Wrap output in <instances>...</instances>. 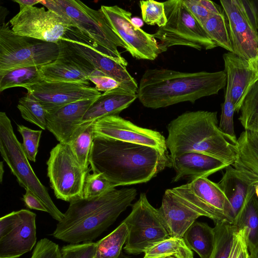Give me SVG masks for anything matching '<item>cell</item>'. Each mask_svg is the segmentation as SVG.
<instances>
[{"label": "cell", "mask_w": 258, "mask_h": 258, "mask_svg": "<svg viewBox=\"0 0 258 258\" xmlns=\"http://www.w3.org/2000/svg\"><path fill=\"white\" fill-rule=\"evenodd\" d=\"M89 162L92 171L102 173L115 187L147 182L166 167H171L168 152L98 137L94 138Z\"/></svg>", "instance_id": "1"}, {"label": "cell", "mask_w": 258, "mask_h": 258, "mask_svg": "<svg viewBox=\"0 0 258 258\" xmlns=\"http://www.w3.org/2000/svg\"><path fill=\"white\" fill-rule=\"evenodd\" d=\"M225 71L182 72L167 69L145 71L138 98L147 108L157 109L217 94L226 85Z\"/></svg>", "instance_id": "2"}, {"label": "cell", "mask_w": 258, "mask_h": 258, "mask_svg": "<svg viewBox=\"0 0 258 258\" xmlns=\"http://www.w3.org/2000/svg\"><path fill=\"white\" fill-rule=\"evenodd\" d=\"M217 112L204 110L187 111L168 125L166 140L170 158L189 152L215 157L225 164L234 163L236 151L218 126Z\"/></svg>", "instance_id": "3"}, {"label": "cell", "mask_w": 258, "mask_h": 258, "mask_svg": "<svg viewBox=\"0 0 258 258\" xmlns=\"http://www.w3.org/2000/svg\"><path fill=\"white\" fill-rule=\"evenodd\" d=\"M40 4L70 22L102 52L126 67L127 62L118 50V47L125 48L124 44L100 9L94 10L79 0H44Z\"/></svg>", "instance_id": "4"}, {"label": "cell", "mask_w": 258, "mask_h": 258, "mask_svg": "<svg viewBox=\"0 0 258 258\" xmlns=\"http://www.w3.org/2000/svg\"><path fill=\"white\" fill-rule=\"evenodd\" d=\"M0 152L19 185L26 190H31L42 202L47 213L58 222L61 221L64 214L55 205L47 189L34 173L10 118L2 111L0 112Z\"/></svg>", "instance_id": "5"}, {"label": "cell", "mask_w": 258, "mask_h": 258, "mask_svg": "<svg viewBox=\"0 0 258 258\" xmlns=\"http://www.w3.org/2000/svg\"><path fill=\"white\" fill-rule=\"evenodd\" d=\"M163 3L167 23L152 34L160 41L161 52L178 45L199 50L217 47L190 13L183 0H169Z\"/></svg>", "instance_id": "6"}, {"label": "cell", "mask_w": 258, "mask_h": 258, "mask_svg": "<svg viewBox=\"0 0 258 258\" xmlns=\"http://www.w3.org/2000/svg\"><path fill=\"white\" fill-rule=\"evenodd\" d=\"M58 53L57 43L18 35L8 23L0 24V76L18 68L47 64Z\"/></svg>", "instance_id": "7"}, {"label": "cell", "mask_w": 258, "mask_h": 258, "mask_svg": "<svg viewBox=\"0 0 258 258\" xmlns=\"http://www.w3.org/2000/svg\"><path fill=\"white\" fill-rule=\"evenodd\" d=\"M132 210L122 221L126 224L128 236L124 250L138 254L156 243L170 237L158 209L149 202L145 193L132 205Z\"/></svg>", "instance_id": "8"}, {"label": "cell", "mask_w": 258, "mask_h": 258, "mask_svg": "<svg viewBox=\"0 0 258 258\" xmlns=\"http://www.w3.org/2000/svg\"><path fill=\"white\" fill-rule=\"evenodd\" d=\"M185 205L199 214L212 219L215 224H233L230 203L217 183L208 177H200L171 189Z\"/></svg>", "instance_id": "9"}, {"label": "cell", "mask_w": 258, "mask_h": 258, "mask_svg": "<svg viewBox=\"0 0 258 258\" xmlns=\"http://www.w3.org/2000/svg\"><path fill=\"white\" fill-rule=\"evenodd\" d=\"M50 185L58 199L69 202L83 198L84 169L68 144L59 143L50 151L47 161Z\"/></svg>", "instance_id": "10"}, {"label": "cell", "mask_w": 258, "mask_h": 258, "mask_svg": "<svg viewBox=\"0 0 258 258\" xmlns=\"http://www.w3.org/2000/svg\"><path fill=\"white\" fill-rule=\"evenodd\" d=\"M100 9L134 58L154 60L158 57L161 53L159 43L152 34L133 24L131 12L116 5L101 6Z\"/></svg>", "instance_id": "11"}, {"label": "cell", "mask_w": 258, "mask_h": 258, "mask_svg": "<svg viewBox=\"0 0 258 258\" xmlns=\"http://www.w3.org/2000/svg\"><path fill=\"white\" fill-rule=\"evenodd\" d=\"M13 32L20 36L57 43L72 25L53 11L27 7L10 20Z\"/></svg>", "instance_id": "12"}, {"label": "cell", "mask_w": 258, "mask_h": 258, "mask_svg": "<svg viewBox=\"0 0 258 258\" xmlns=\"http://www.w3.org/2000/svg\"><path fill=\"white\" fill-rule=\"evenodd\" d=\"M60 40L76 54L81 56L97 70L120 84V87L137 93L138 85L126 67L105 54L98 45L84 36L74 27H70Z\"/></svg>", "instance_id": "13"}, {"label": "cell", "mask_w": 258, "mask_h": 258, "mask_svg": "<svg viewBox=\"0 0 258 258\" xmlns=\"http://www.w3.org/2000/svg\"><path fill=\"white\" fill-rule=\"evenodd\" d=\"M36 215L13 211L0 219V258H19L36 244Z\"/></svg>", "instance_id": "14"}, {"label": "cell", "mask_w": 258, "mask_h": 258, "mask_svg": "<svg viewBox=\"0 0 258 258\" xmlns=\"http://www.w3.org/2000/svg\"><path fill=\"white\" fill-rule=\"evenodd\" d=\"M137 195L135 188H124L123 193L116 199L55 238L72 244L93 241L132 205L131 203Z\"/></svg>", "instance_id": "15"}, {"label": "cell", "mask_w": 258, "mask_h": 258, "mask_svg": "<svg viewBox=\"0 0 258 258\" xmlns=\"http://www.w3.org/2000/svg\"><path fill=\"white\" fill-rule=\"evenodd\" d=\"M94 138H103L147 146L167 152L165 137L159 132L136 125L118 115L93 122Z\"/></svg>", "instance_id": "16"}, {"label": "cell", "mask_w": 258, "mask_h": 258, "mask_svg": "<svg viewBox=\"0 0 258 258\" xmlns=\"http://www.w3.org/2000/svg\"><path fill=\"white\" fill-rule=\"evenodd\" d=\"M24 88L46 111L76 101L95 98L101 94L90 85L78 82L41 81Z\"/></svg>", "instance_id": "17"}, {"label": "cell", "mask_w": 258, "mask_h": 258, "mask_svg": "<svg viewBox=\"0 0 258 258\" xmlns=\"http://www.w3.org/2000/svg\"><path fill=\"white\" fill-rule=\"evenodd\" d=\"M220 2L228 21L233 52L252 60L258 56V31L246 17L239 0Z\"/></svg>", "instance_id": "18"}, {"label": "cell", "mask_w": 258, "mask_h": 258, "mask_svg": "<svg viewBox=\"0 0 258 258\" xmlns=\"http://www.w3.org/2000/svg\"><path fill=\"white\" fill-rule=\"evenodd\" d=\"M59 53L56 59L40 67L42 81L70 82L90 85L89 77L95 70L87 60L76 54L62 40L57 43Z\"/></svg>", "instance_id": "19"}, {"label": "cell", "mask_w": 258, "mask_h": 258, "mask_svg": "<svg viewBox=\"0 0 258 258\" xmlns=\"http://www.w3.org/2000/svg\"><path fill=\"white\" fill-rule=\"evenodd\" d=\"M227 76L226 88L239 112L250 87L256 81V76L251 62L228 52L223 55Z\"/></svg>", "instance_id": "20"}, {"label": "cell", "mask_w": 258, "mask_h": 258, "mask_svg": "<svg viewBox=\"0 0 258 258\" xmlns=\"http://www.w3.org/2000/svg\"><path fill=\"white\" fill-rule=\"evenodd\" d=\"M97 98L76 101L47 111V130L59 143L68 144L72 134L82 123L84 115Z\"/></svg>", "instance_id": "21"}, {"label": "cell", "mask_w": 258, "mask_h": 258, "mask_svg": "<svg viewBox=\"0 0 258 258\" xmlns=\"http://www.w3.org/2000/svg\"><path fill=\"white\" fill-rule=\"evenodd\" d=\"M124 188H115L99 196L90 198H79L70 202L63 219L57 223L52 233L56 236L74 226L86 217L98 211L117 198L124 191Z\"/></svg>", "instance_id": "22"}, {"label": "cell", "mask_w": 258, "mask_h": 258, "mask_svg": "<svg viewBox=\"0 0 258 258\" xmlns=\"http://www.w3.org/2000/svg\"><path fill=\"white\" fill-rule=\"evenodd\" d=\"M170 237L182 238L187 229L201 216L183 204L172 192L167 189L159 209Z\"/></svg>", "instance_id": "23"}, {"label": "cell", "mask_w": 258, "mask_h": 258, "mask_svg": "<svg viewBox=\"0 0 258 258\" xmlns=\"http://www.w3.org/2000/svg\"><path fill=\"white\" fill-rule=\"evenodd\" d=\"M171 167L175 172L173 182L189 177L191 180L197 177H208L209 175L229 165L212 156L195 152L183 153L171 158Z\"/></svg>", "instance_id": "24"}, {"label": "cell", "mask_w": 258, "mask_h": 258, "mask_svg": "<svg viewBox=\"0 0 258 258\" xmlns=\"http://www.w3.org/2000/svg\"><path fill=\"white\" fill-rule=\"evenodd\" d=\"M236 157L232 166L250 184L258 181V133L242 132L235 144Z\"/></svg>", "instance_id": "25"}, {"label": "cell", "mask_w": 258, "mask_h": 258, "mask_svg": "<svg viewBox=\"0 0 258 258\" xmlns=\"http://www.w3.org/2000/svg\"><path fill=\"white\" fill-rule=\"evenodd\" d=\"M138 98L137 93L118 87L101 94L88 108L82 119L90 122L109 116L118 115Z\"/></svg>", "instance_id": "26"}, {"label": "cell", "mask_w": 258, "mask_h": 258, "mask_svg": "<svg viewBox=\"0 0 258 258\" xmlns=\"http://www.w3.org/2000/svg\"><path fill=\"white\" fill-rule=\"evenodd\" d=\"M225 169L217 183L230 203L234 224L254 187L243 179L234 167L228 166Z\"/></svg>", "instance_id": "27"}, {"label": "cell", "mask_w": 258, "mask_h": 258, "mask_svg": "<svg viewBox=\"0 0 258 258\" xmlns=\"http://www.w3.org/2000/svg\"><path fill=\"white\" fill-rule=\"evenodd\" d=\"M233 225L238 228L245 229L250 256H258V198L254 188L249 194Z\"/></svg>", "instance_id": "28"}, {"label": "cell", "mask_w": 258, "mask_h": 258, "mask_svg": "<svg viewBox=\"0 0 258 258\" xmlns=\"http://www.w3.org/2000/svg\"><path fill=\"white\" fill-rule=\"evenodd\" d=\"M182 238L187 246L201 258H209L215 242L214 228L207 224L195 221L185 231Z\"/></svg>", "instance_id": "29"}, {"label": "cell", "mask_w": 258, "mask_h": 258, "mask_svg": "<svg viewBox=\"0 0 258 258\" xmlns=\"http://www.w3.org/2000/svg\"><path fill=\"white\" fill-rule=\"evenodd\" d=\"M93 121L83 122L72 134L68 145L81 166L89 170V155L94 140Z\"/></svg>", "instance_id": "30"}, {"label": "cell", "mask_w": 258, "mask_h": 258, "mask_svg": "<svg viewBox=\"0 0 258 258\" xmlns=\"http://www.w3.org/2000/svg\"><path fill=\"white\" fill-rule=\"evenodd\" d=\"M143 258H194V254L182 238L170 237L150 247Z\"/></svg>", "instance_id": "31"}, {"label": "cell", "mask_w": 258, "mask_h": 258, "mask_svg": "<svg viewBox=\"0 0 258 258\" xmlns=\"http://www.w3.org/2000/svg\"><path fill=\"white\" fill-rule=\"evenodd\" d=\"M128 231L124 222L122 223L108 235L96 242V251L94 258H117L122 252Z\"/></svg>", "instance_id": "32"}, {"label": "cell", "mask_w": 258, "mask_h": 258, "mask_svg": "<svg viewBox=\"0 0 258 258\" xmlns=\"http://www.w3.org/2000/svg\"><path fill=\"white\" fill-rule=\"evenodd\" d=\"M203 27L217 46L233 52L228 21L224 12L221 14H212Z\"/></svg>", "instance_id": "33"}, {"label": "cell", "mask_w": 258, "mask_h": 258, "mask_svg": "<svg viewBox=\"0 0 258 258\" xmlns=\"http://www.w3.org/2000/svg\"><path fill=\"white\" fill-rule=\"evenodd\" d=\"M40 67H27L16 69L0 76V92L13 87H24L42 80Z\"/></svg>", "instance_id": "34"}, {"label": "cell", "mask_w": 258, "mask_h": 258, "mask_svg": "<svg viewBox=\"0 0 258 258\" xmlns=\"http://www.w3.org/2000/svg\"><path fill=\"white\" fill-rule=\"evenodd\" d=\"M238 118L245 130L258 133V81L249 90Z\"/></svg>", "instance_id": "35"}, {"label": "cell", "mask_w": 258, "mask_h": 258, "mask_svg": "<svg viewBox=\"0 0 258 258\" xmlns=\"http://www.w3.org/2000/svg\"><path fill=\"white\" fill-rule=\"evenodd\" d=\"M17 108L25 120L42 130L47 129V111L40 102L30 93L27 92L19 99Z\"/></svg>", "instance_id": "36"}, {"label": "cell", "mask_w": 258, "mask_h": 258, "mask_svg": "<svg viewBox=\"0 0 258 258\" xmlns=\"http://www.w3.org/2000/svg\"><path fill=\"white\" fill-rule=\"evenodd\" d=\"M237 229L236 226L228 222L215 224L214 245L209 258H229Z\"/></svg>", "instance_id": "37"}, {"label": "cell", "mask_w": 258, "mask_h": 258, "mask_svg": "<svg viewBox=\"0 0 258 258\" xmlns=\"http://www.w3.org/2000/svg\"><path fill=\"white\" fill-rule=\"evenodd\" d=\"M114 188L113 184L102 173L88 172L84 184L83 198L98 197Z\"/></svg>", "instance_id": "38"}, {"label": "cell", "mask_w": 258, "mask_h": 258, "mask_svg": "<svg viewBox=\"0 0 258 258\" xmlns=\"http://www.w3.org/2000/svg\"><path fill=\"white\" fill-rule=\"evenodd\" d=\"M235 111V107L229 91L226 88L225 99L222 105V111L218 126L226 138L233 144H236L237 140L234 127L233 116Z\"/></svg>", "instance_id": "39"}, {"label": "cell", "mask_w": 258, "mask_h": 258, "mask_svg": "<svg viewBox=\"0 0 258 258\" xmlns=\"http://www.w3.org/2000/svg\"><path fill=\"white\" fill-rule=\"evenodd\" d=\"M143 20L150 25L164 26L167 23L163 3L153 0L140 2Z\"/></svg>", "instance_id": "40"}, {"label": "cell", "mask_w": 258, "mask_h": 258, "mask_svg": "<svg viewBox=\"0 0 258 258\" xmlns=\"http://www.w3.org/2000/svg\"><path fill=\"white\" fill-rule=\"evenodd\" d=\"M18 131L23 138L24 152L29 160L36 161L42 131L30 129L23 125H17Z\"/></svg>", "instance_id": "41"}, {"label": "cell", "mask_w": 258, "mask_h": 258, "mask_svg": "<svg viewBox=\"0 0 258 258\" xmlns=\"http://www.w3.org/2000/svg\"><path fill=\"white\" fill-rule=\"evenodd\" d=\"M96 251V242L93 241L72 244L60 249L62 258H94Z\"/></svg>", "instance_id": "42"}, {"label": "cell", "mask_w": 258, "mask_h": 258, "mask_svg": "<svg viewBox=\"0 0 258 258\" xmlns=\"http://www.w3.org/2000/svg\"><path fill=\"white\" fill-rule=\"evenodd\" d=\"M30 258H62L57 244L44 238L39 240Z\"/></svg>", "instance_id": "43"}, {"label": "cell", "mask_w": 258, "mask_h": 258, "mask_svg": "<svg viewBox=\"0 0 258 258\" xmlns=\"http://www.w3.org/2000/svg\"><path fill=\"white\" fill-rule=\"evenodd\" d=\"M89 80L95 84V88L99 92H106L120 87L116 80L96 69L89 77Z\"/></svg>", "instance_id": "44"}, {"label": "cell", "mask_w": 258, "mask_h": 258, "mask_svg": "<svg viewBox=\"0 0 258 258\" xmlns=\"http://www.w3.org/2000/svg\"><path fill=\"white\" fill-rule=\"evenodd\" d=\"M183 1L193 17L203 27L212 14L200 3L199 0H183Z\"/></svg>", "instance_id": "45"}, {"label": "cell", "mask_w": 258, "mask_h": 258, "mask_svg": "<svg viewBox=\"0 0 258 258\" xmlns=\"http://www.w3.org/2000/svg\"><path fill=\"white\" fill-rule=\"evenodd\" d=\"M246 17L258 31V0H239Z\"/></svg>", "instance_id": "46"}, {"label": "cell", "mask_w": 258, "mask_h": 258, "mask_svg": "<svg viewBox=\"0 0 258 258\" xmlns=\"http://www.w3.org/2000/svg\"><path fill=\"white\" fill-rule=\"evenodd\" d=\"M246 239V230L243 227L238 228L235 231L229 258H237L242 245Z\"/></svg>", "instance_id": "47"}, {"label": "cell", "mask_w": 258, "mask_h": 258, "mask_svg": "<svg viewBox=\"0 0 258 258\" xmlns=\"http://www.w3.org/2000/svg\"><path fill=\"white\" fill-rule=\"evenodd\" d=\"M23 200L26 206L29 209L47 213V210L42 202L31 190H26L23 196Z\"/></svg>", "instance_id": "48"}, {"label": "cell", "mask_w": 258, "mask_h": 258, "mask_svg": "<svg viewBox=\"0 0 258 258\" xmlns=\"http://www.w3.org/2000/svg\"><path fill=\"white\" fill-rule=\"evenodd\" d=\"M200 3L212 14H221L222 11L220 6L209 0H199Z\"/></svg>", "instance_id": "49"}, {"label": "cell", "mask_w": 258, "mask_h": 258, "mask_svg": "<svg viewBox=\"0 0 258 258\" xmlns=\"http://www.w3.org/2000/svg\"><path fill=\"white\" fill-rule=\"evenodd\" d=\"M13 2L18 3L20 6V10L27 7H32L40 3L39 0H14Z\"/></svg>", "instance_id": "50"}, {"label": "cell", "mask_w": 258, "mask_h": 258, "mask_svg": "<svg viewBox=\"0 0 258 258\" xmlns=\"http://www.w3.org/2000/svg\"><path fill=\"white\" fill-rule=\"evenodd\" d=\"M237 258H250L246 239L242 244L241 250Z\"/></svg>", "instance_id": "51"}, {"label": "cell", "mask_w": 258, "mask_h": 258, "mask_svg": "<svg viewBox=\"0 0 258 258\" xmlns=\"http://www.w3.org/2000/svg\"><path fill=\"white\" fill-rule=\"evenodd\" d=\"M132 21L135 26L139 28H140L144 25L143 20L137 17L132 18Z\"/></svg>", "instance_id": "52"}, {"label": "cell", "mask_w": 258, "mask_h": 258, "mask_svg": "<svg viewBox=\"0 0 258 258\" xmlns=\"http://www.w3.org/2000/svg\"><path fill=\"white\" fill-rule=\"evenodd\" d=\"M252 65V67L255 71L256 76V80L258 81V56L251 61H250Z\"/></svg>", "instance_id": "53"}, {"label": "cell", "mask_w": 258, "mask_h": 258, "mask_svg": "<svg viewBox=\"0 0 258 258\" xmlns=\"http://www.w3.org/2000/svg\"><path fill=\"white\" fill-rule=\"evenodd\" d=\"M4 173V168L3 161H1L0 163V182H2L3 175Z\"/></svg>", "instance_id": "54"}, {"label": "cell", "mask_w": 258, "mask_h": 258, "mask_svg": "<svg viewBox=\"0 0 258 258\" xmlns=\"http://www.w3.org/2000/svg\"><path fill=\"white\" fill-rule=\"evenodd\" d=\"M252 185L254 188L255 195L258 198V181L253 183Z\"/></svg>", "instance_id": "55"}, {"label": "cell", "mask_w": 258, "mask_h": 258, "mask_svg": "<svg viewBox=\"0 0 258 258\" xmlns=\"http://www.w3.org/2000/svg\"><path fill=\"white\" fill-rule=\"evenodd\" d=\"M117 258H133V257H132L131 256H126V255H124L122 253V252H121L120 253V254L119 255V256Z\"/></svg>", "instance_id": "56"}, {"label": "cell", "mask_w": 258, "mask_h": 258, "mask_svg": "<svg viewBox=\"0 0 258 258\" xmlns=\"http://www.w3.org/2000/svg\"><path fill=\"white\" fill-rule=\"evenodd\" d=\"M250 258H258V256H250Z\"/></svg>", "instance_id": "57"}, {"label": "cell", "mask_w": 258, "mask_h": 258, "mask_svg": "<svg viewBox=\"0 0 258 258\" xmlns=\"http://www.w3.org/2000/svg\"><path fill=\"white\" fill-rule=\"evenodd\" d=\"M165 258H175V257L174 256H169V257H167Z\"/></svg>", "instance_id": "58"}]
</instances>
